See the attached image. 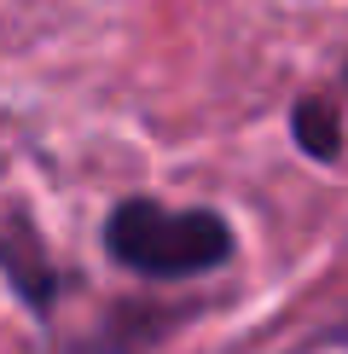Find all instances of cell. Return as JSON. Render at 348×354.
Masks as SVG:
<instances>
[{"label":"cell","mask_w":348,"mask_h":354,"mask_svg":"<svg viewBox=\"0 0 348 354\" xmlns=\"http://www.w3.org/2000/svg\"><path fill=\"white\" fill-rule=\"evenodd\" d=\"M105 256L145 285H186L221 273L238 256V232L221 209L203 203L174 209L157 198H122L105 215Z\"/></svg>","instance_id":"1"},{"label":"cell","mask_w":348,"mask_h":354,"mask_svg":"<svg viewBox=\"0 0 348 354\" xmlns=\"http://www.w3.org/2000/svg\"><path fill=\"white\" fill-rule=\"evenodd\" d=\"M0 273H6V285L18 290V302L29 308V314H52V302H58V268H52L47 244H41L35 221H23V215L0 221Z\"/></svg>","instance_id":"2"},{"label":"cell","mask_w":348,"mask_h":354,"mask_svg":"<svg viewBox=\"0 0 348 354\" xmlns=\"http://www.w3.org/2000/svg\"><path fill=\"white\" fill-rule=\"evenodd\" d=\"M290 140L308 163H337L342 157V111L325 93H302L290 105Z\"/></svg>","instance_id":"3"},{"label":"cell","mask_w":348,"mask_h":354,"mask_svg":"<svg viewBox=\"0 0 348 354\" xmlns=\"http://www.w3.org/2000/svg\"><path fill=\"white\" fill-rule=\"evenodd\" d=\"M331 343H342V348H348V319H342V326H337V331H331Z\"/></svg>","instance_id":"4"}]
</instances>
